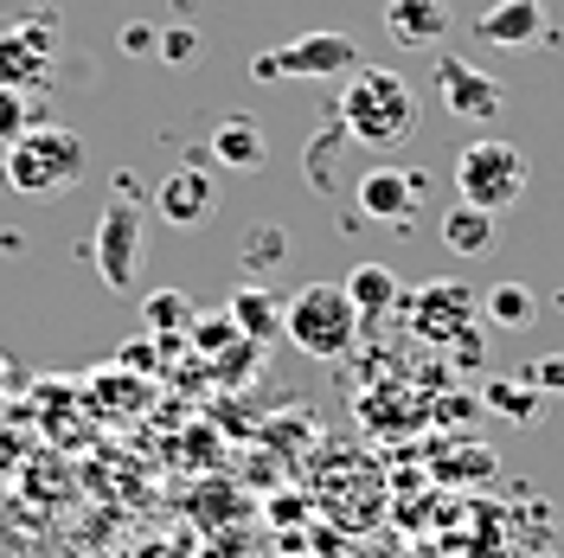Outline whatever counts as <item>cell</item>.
<instances>
[{"label": "cell", "mask_w": 564, "mask_h": 558, "mask_svg": "<svg viewBox=\"0 0 564 558\" xmlns=\"http://www.w3.org/2000/svg\"><path fill=\"white\" fill-rule=\"evenodd\" d=\"M334 122H340L347 141L366 148V154L404 148L411 129H417V90L386 65H359V71H347V90H340V104H334Z\"/></svg>", "instance_id": "6da1fadb"}, {"label": "cell", "mask_w": 564, "mask_h": 558, "mask_svg": "<svg viewBox=\"0 0 564 558\" xmlns=\"http://www.w3.org/2000/svg\"><path fill=\"white\" fill-rule=\"evenodd\" d=\"M84 168H90L84 136H70V129H58V122H33L26 136L0 154V180H7L13 193H33V200L77 186V180H84Z\"/></svg>", "instance_id": "7a4b0ae2"}, {"label": "cell", "mask_w": 564, "mask_h": 558, "mask_svg": "<svg viewBox=\"0 0 564 558\" xmlns=\"http://www.w3.org/2000/svg\"><path fill=\"white\" fill-rule=\"evenodd\" d=\"M282 334L308 360H347L359 341V309L347 302L340 282H308L282 302Z\"/></svg>", "instance_id": "3957f363"}, {"label": "cell", "mask_w": 564, "mask_h": 558, "mask_svg": "<svg viewBox=\"0 0 564 558\" xmlns=\"http://www.w3.org/2000/svg\"><path fill=\"white\" fill-rule=\"evenodd\" d=\"M527 148H513V141L500 136H475L468 148L456 154V193L462 206H481V212H513L520 200H527Z\"/></svg>", "instance_id": "277c9868"}, {"label": "cell", "mask_w": 564, "mask_h": 558, "mask_svg": "<svg viewBox=\"0 0 564 558\" xmlns=\"http://www.w3.org/2000/svg\"><path fill=\"white\" fill-rule=\"evenodd\" d=\"M90 257H97V277H104L109 289H129V282H135V270H141V206H135V180L129 174L116 180L104 218H97Z\"/></svg>", "instance_id": "5b68a950"}, {"label": "cell", "mask_w": 564, "mask_h": 558, "mask_svg": "<svg viewBox=\"0 0 564 558\" xmlns=\"http://www.w3.org/2000/svg\"><path fill=\"white\" fill-rule=\"evenodd\" d=\"M58 52V26H52V13H33V20H13V26H0V84L7 90H20V97H33L52 84V58Z\"/></svg>", "instance_id": "8992f818"}, {"label": "cell", "mask_w": 564, "mask_h": 558, "mask_svg": "<svg viewBox=\"0 0 564 558\" xmlns=\"http://www.w3.org/2000/svg\"><path fill=\"white\" fill-rule=\"evenodd\" d=\"M250 71L257 77H347V71H359V45L347 33H302L276 52H263Z\"/></svg>", "instance_id": "52a82bcc"}, {"label": "cell", "mask_w": 564, "mask_h": 558, "mask_svg": "<svg viewBox=\"0 0 564 558\" xmlns=\"http://www.w3.org/2000/svg\"><path fill=\"white\" fill-rule=\"evenodd\" d=\"M411 328H417V341L430 347H456L475 334V289L456 277L443 282H423L417 296H411Z\"/></svg>", "instance_id": "ba28073f"}, {"label": "cell", "mask_w": 564, "mask_h": 558, "mask_svg": "<svg viewBox=\"0 0 564 558\" xmlns=\"http://www.w3.org/2000/svg\"><path fill=\"white\" fill-rule=\"evenodd\" d=\"M436 104L449 109V116H462V122H494L500 116V84H494L488 71H475L462 52H443L436 58Z\"/></svg>", "instance_id": "9c48e42d"}, {"label": "cell", "mask_w": 564, "mask_h": 558, "mask_svg": "<svg viewBox=\"0 0 564 558\" xmlns=\"http://www.w3.org/2000/svg\"><path fill=\"white\" fill-rule=\"evenodd\" d=\"M475 39L488 52H532L545 39V0H488L475 13Z\"/></svg>", "instance_id": "30bf717a"}, {"label": "cell", "mask_w": 564, "mask_h": 558, "mask_svg": "<svg viewBox=\"0 0 564 558\" xmlns=\"http://www.w3.org/2000/svg\"><path fill=\"white\" fill-rule=\"evenodd\" d=\"M352 200L379 225H404L411 206L423 200V174H411V168H366V174L352 180Z\"/></svg>", "instance_id": "8fae6325"}, {"label": "cell", "mask_w": 564, "mask_h": 558, "mask_svg": "<svg viewBox=\"0 0 564 558\" xmlns=\"http://www.w3.org/2000/svg\"><path fill=\"white\" fill-rule=\"evenodd\" d=\"M449 26H456L449 0H386V33L404 52H443Z\"/></svg>", "instance_id": "7c38bea8"}, {"label": "cell", "mask_w": 564, "mask_h": 558, "mask_svg": "<svg viewBox=\"0 0 564 558\" xmlns=\"http://www.w3.org/2000/svg\"><path fill=\"white\" fill-rule=\"evenodd\" d=\"M212 161L231 168V174H257V168L270 161L263 122H257V116H218V129H212Z\"/></svg>", "instance_id": "4fadbf2b"}, {"label": "cell", "mask_w": 564, "mask_h": 558, "mask_svg": "<svg viewBox=\"0 0 564 558\" xmlns=\"http://www.w3.org/2000/svg\"><path fill=\"white\" fill-rule=\"evenodd\" d=\"M212 200H218V193H212V174H206V168H180V174L161 180L154 212H161L167 225H180V232H186V225H199V218L212 212Z\"/></svg>", "instance_id": "5bb4252c"}, {"label": "cell", "mask_w": 564, "mask_h": 558, "mask_svg": "<svg viewBox=\"0 0 564 558\" xmlns=\"http://www.w3.org/2000/svg\"><path fill=\"white\" fill-rule=\"evenodd\" d=\"M340 289H347V302L359 309V321H366V314L404 309V282H398V270H391V264H372V257H366V264H352Z\"/></svg>", "instance_id": "9a60e30c"}, {"label": "cell", "mask_w": 564, "mask_h": 558, "mask_svg": "<svg viewBox=\"0 0 564 558\" xmlns=\"http://www.w3.org/2000/svg\"><path fill=\"white\" fill-rule=\"evenodd\" d=\"M225 314L238 321V334H245V341H257V347L282 334V296H270L263 282H245V289H231Z\"/></svg>", "instance_id": "2e32d148"}, {"label": "cell", "mask_w": 564, "mask_h": 558, "mask_svg": "<svg viewBox=\"0 0 564 558\" xmlns=\"http://www.w3.org/2000/svg\"><path fill=\"white\" fill-rule=\"evenodd\" d=\"M481 314H488L494 328H507V334H527L532 321H539V296H532L527 282H494L488 296H481Z\"/></svg>", "instance_id": "e0dca14e"}, {"label": "cell", "mask_w": 564, "mask_h": 558, "mask_svg": "<svg viewBox=\"0 0 564 558\" xmlns=\"http://www.w3.org/2000/svg\"><path fill=\"white\" fill-rule=\"evenodd\" d=\"M443 245L456 250V257H481V250H494V212L449 206L443 212Z\"/></svg>", "instance_id": "ac0fdd59"}, {"label": "cell", "mask_w": 564, "mask_h": 558, "mask_svg": "<svg viewBox=\"0 0 564 558\" xmlns=\"http://www.w3.org/2000/svg\"><path fill=\"white\" fill-rule=\"evenodd\" d=\"M141 314H148L154 334H186V328H193V302H186L180 289H154V296L141 302Z\"/></svg>", "instance_id": "d6986e66"}, {"label": "cell", "mask_w": 564, "mask_h": 558, "mask_svg": "<svg viewBox=\"0 0 564 558\" xmlns=\"http://www.w3.org/2000/svg\"><path fill=\"white\" fill-rule=\"evenodd\" d=\"M488 411H500V418H513V423L539 418V385H513V379H494V385H488Z\"/></svg>", "instance_id": "ffe728a7"}, {"label": "cell", "mask_w": 564, "mask_h": 558, "mask_svg": "<svg viewBox=\"0 0 564 558\" xmlns=\"http://www.w3.org/2000/svg\"><path fill=\"white\" fill-rule=\"evenodd\" d=\"M245 334H238V321L231 314H193V347H199V360H218L225 347H238Z\"/></svg>", "instance_id": "44dd1931"}, {"label": "cell", "mask_w": 564, "mask_h": 558, "mask_svg": "<svg viewBox=\"0 0 564 558\" xmlns=\"http://www.w3.org/2000/svg\"><path fill=\"white\" fill-rule=\"evenodd\" d=\"M238 250H245V264H250V270H276L282 257H289V238H282L276 225H250V232H245V245H238Z\"/></svg>", "instance_id": "7402d4cb"}, {"label": "cell", "mask_w": 564, "mask_h": 558, "mask_svg": "<svg viewBox=\"0 0 564 558\" xmlns=\"http://www.w3.org/2000/svg\"><path fill=\"white\" fill-rule=\"evenodd\" d=\"M26 129H33V104H26L20 90H7V84H0V154L26 136Z\"/></svg>", "instance_id": "603a6c76"}, {"label": "cell", "mask_w": 564, "mask_h": 558, "mask_svg": "<svg viewBox=\"0 0 564 558\" xmlns=\"http://www.w3.org/2000/svg\"><path fill=\"white\" fill-rule=\"evenodd\" d=\"M193 52H199V33H193V26H161V52H154V58H174V65H186Z\"/></svg>", "instance_id": "cb8c5ba5"}, {"label": "cell", "mask_w": 564, "mask_h": 558, "mask_svg": "<svg viewBox=\"0 0 564 558\" xmlns=\"http://www.w3.org/2000/svg\"><path fill=\"white\" fill-rule=\"evenodd\" d=\"M122 52H129V58H154V52H161V26H148V20L122 26Z\"/></svg>", "instance_id": "d4e9b609"}, {"label": "cell", "mask_w": 564, "mask_h": 558, "mask_svg": "<svg viewBox=\"0 0 564 558\" xmlns=\"http://www.w3.org/2000/svg\"><path fill=\"white\" fill-rule=\"evenodd\" d=\"M532 385H539V391H564V353H545V360L532 366Z\"/></svg>", "instance_id": "484cf974"}, {"label": "cell", "mask_w": 564, "mask_h": 558, "mask_svg": "<svg viewBox=\"0 0 564 558\" xmlns=\"http://www.w3.org/2000/svg\"><path fill=\"white\" fill-rule=\"evenodd\" d=\"M122 366H154V347H148V341H135V347H122Z\"/></svg>", "instance_id": "4316f807"}]
</instances>
